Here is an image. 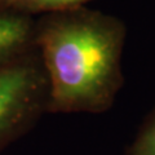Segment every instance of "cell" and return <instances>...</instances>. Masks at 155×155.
Wrapping results in <instances>:
<instances>
[{"instance_id":"6da1fadb","label":"cell","mask_w":155,"mask_h":155,"mask_svg":"<svg viewBox=\"0 0 155 155\" xmlns=\"http://www.w3.org/2000/svg\"><path fill=\"white\" fill-rule=\"evenodd\" d=\"M127 27L120 18L84 7L36 17L35 47L49 84L48 113L101 114L124 84Z\"/></svg>"},{"instance_id":"7a4b0ae2","label":"cell","mask_w":155,"mask_h":155,"mask_svg":"<svg viewBox=\"0 0 155 155\" xmlns=\"http://www.w3.org/2000/svg\"><path fill=\"white\" fill-rule=\"evenodd\" d=\"M49 84L36 47L0 62V154L48 113Z\"/></svg>"},{"instance_id":"3957f363","label":"cell","mask_w":155,"mask_h":155,"mask_svg":"<svg viewBox=\"0 0 155 155\" xmlns=\"http://www.w3.org/2000/svg\"><path fill=\"white\" fill-rule=\"evenodd\" d=\"M36 18L0 7V62L35 48Z\"/></svg>"},{"instance_id":"277c9868","label":"cell","mask_w":155,"mask_h":155,"mask_svg":"<svg viewBox=\"0 0 155 155\" xmlns=\"http://www.w3.org/2000/svg\"><path fill=\"white\" fill-rule=\"evenodd\" d=\"M89 2L92 0H0V7L36 18L44 14L84 7Z\"/></svg>"},{"instance_id":"5b68a950","label":"cell","mask_w":155,"mask_h":155,"mask_svg":"<svg viewBox=\"0 0 155 155\" xmlns=\"http://www.w3.org/2000/svg\"><path fill=\"white\" fill-rule=\"evenodd\" d=\"M124 155H155V106L143 119Z\"/></svg>"}]
</instances>
